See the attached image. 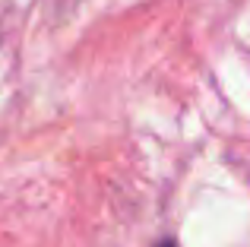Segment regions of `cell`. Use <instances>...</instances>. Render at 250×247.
<instances>
[{
	"instance_id": "1",
	"label": "cell",
	"mask_w": 250,
	"mask_h": 247,
	"mask_svg": "<svg viewBox=\"0 0 250 247\" xmlns=\"http://www.w3.org/2000/svg\"><path fill=\"white\" fill-rule=\"evenodd\" d=\"M155 247H177V244L171 241V238H165V241H159V244H155Z\"/></svg>"
}]
</instances>
